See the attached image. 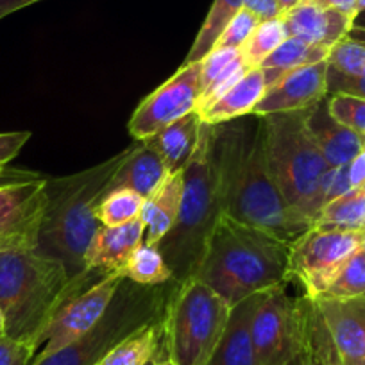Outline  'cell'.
<instances>
[{
  "mask_svg": "<svg viewBox=\"0 0 365 365\" xmlns=\"http://www.w3.org/2000/svg\"><path fill=\"white\" fill-rule=\"evenodd\" d=\"M282 19L289 36L326 48H331L344 40L353 27V19L347 15L308 0L283 13Z\"/></svg>",
  "mask_w": 365,
  "mask_h": 365,
  "instance_id": "2e32d148",
  "label": "cell"
},
{
  "mask_svg": "<svg viewBox=\"0 0 365 365\" xmlns=\"http://www.w3.org/2000/svg\"><path fill=\"white\" fill-rule=\"evenodd\" d=\"M202 91L201 61L181 65L170 79L138 104L129 120V133L136 142H145L172 122L197 111Z\"/></svg>",
  "mask_w": 365,
  "mask_h": 365,
  "instance_id": "7c38bea8",
  "label": "cell"
},
{
  "mask_svg": "<svg viewBox=\"0 0 365 365\" xmlns=\"http://www.w3.org/2000/svg\"><path fill=\"white\" fill-rule=\"evenodd\" d=\"M230 314V304L199 279L178 283L163 315L165 356L175 365H208Z\"/></svg>",
  "mask_w": 365,
  "mask_h": 365,
  "instance_id": "52a82bcc",
  "label": "cell"
},
{
  "mask_svg": "<svg viewBox=\"0 0 365 365\" xmlns=\"http://www.w3.org/2000/svg\"><path fill=\"white\" fill-rule=\"evenodd\" d=\"M315 224L336 230H365V187L351 188L340 197L329 201L319 213Z\"/></svg>",
  "mask_w": 365,
  "mask_h": 365,
  "instance_id": "4316f807",
  "label": "cell"
},
{
  "mask_svg": "<svg viewBox=\"0 0 365 365\" xmlns=\"http://www.w3.org/2000/svg\"><path fill=\"white\" fill-rule=\"evenodd\" d=\"M40 0H0V20L6 19L11 13L20 11L31 4H36Z\"/></svg>",
  "mask_w": 365,
  "mask_h": 365,
  "instance_id": "f6af8a7d",
  "label": "cell"
},
{
  "mask_svg": "<svg viewBox=\"0 0 365 365\" xmlns=\"http://www.w3.org/2000/svg\"><path fill=\"white\" fill-rule=\"evenodd\" d=\"M175 285L178 283L140 287L124 279L99 324L58 353L41 360H31L29 365H96L120 340L161 317Z\"/></svg>",
  "mask_w": 365,
  "mask_h": 365,
  "instance_id": "ba28073f",
  "label": "cell"
},
{
  "mask_svg": "<svg viewBox=\"0 0 365 365\" xmlns=\"http://www.w3.org/2000/svg\"><path fill=\"white\" fill-rule=\"evenodd\" d=\"M364 365H365V360H364Z\"/></svg>",
  "mask_w": 365,
  "mask_h": 365,
  "instance_id": "9f6ffc18",
  "label": "cell"
},
{
  "mask_svg": "<svg viewBox=\"0 0 365 365\" xmlns=\"http://www.w3.org/2000/svg\"><path fill=\"white\" fill-rule=\"evenodd\" d=\"M328 328L340 365H364L365 297L314 299Z\"/></svg>",
  "mask_w": 365,
  "mask_h": 365,
  "instance_id": "9a60e30c",
  "label": "cell"
},
{
  "mask_svg": "<svg viewBox=\"0 0 365 365\" xmlns=\"http://www.w3.org/2000/svg\"><path fill=\"white\" fill-rule=\"evenodd\" d=\"M310 297L294 299L287 283L265 290L252 317L255 365H289L308 347Z\"/></svg>",
  "mask_w": 365,
  "mask_h": 365,
  "instance_id": "9c48e42d",
  "label": "cell"
},
{
  "mask_svg": "<svg viewBox=\"0 0 365 365\" xmlns=\"http://www.w3.org/2000/svg\"><path fill=\"white\" fill-rule=\"evenodd\" d=\"M124 278L140 287H160L175 283L172 270L168 269L160 247L153 244H142L133 251L131 258L124 267Z\"/></svg>",
  "mask_w": 365,
  "mask_h": 365,
  "instance_id": "484cf974",
  "label": "cell"
},
{
  "mask_svg": "<svg viewBox=\"0 0 365 365\" xmlns=\"http://www.w3.org/2000/svg\"><path fill=\"white\" fill-rule=\"evenodd\" d=\"M328 65L346 76H365V45L346 36L331 47Z\"/></svg>",
  "mask_w": 365,
  "mask_h": 365,
  "instance_id": "1f68e13d",
  "label": "cell"
},
{
  "mask_svg": "<svg viewBox=\"0 0 365 365\" xmlns=\"http://www.w3.org/2000/svg\"><path fill=\"white\" fill-rule=\"evenodd\" d=\"M259 22H262V20H259L255 13L249 11V9H245V8H242L240 11L237 13V16L231 20L230 26L224 29V33L220 34V38H219V41H217L215 47L238 48V51H240Z\"/></svg>",
  "mask_w": 365,
  "mask_h": 365,
  "instance_id": "e575fe53",
  "label": "cell"
},
{
  "mask_svg": "<svg viewBox=\"0 0 365 365\" xmlns=\"http://www.w3.org/2000/svg\"><path fill=\"white\" fill-rule=\"evenodd\" d=\"M36 354V346L31 342L0 336V365H29Z\"/></svg>",
  "mask_w": 365,
  "mask_h": 365,
  "instance_id": "d590c367",
  "label": "cell"
},
{
  "mask_svg": "<svg viewBox=\"0 0 365 365\" xmlns=\"http://www.w3.org/2000/svg\"><path fill=\"white\" fill-rule=\"evenodd\" d=\"M269 88V76L262 66L249 68L245 76L227 91L226 96L220 97L215 104L201 111V118L205 124L219 125L224 122L238 120L247 115H252L255 108L265 96Z\"/></svg>",
  "mask_w": 365,
  "mask_h": 365,
  "instance_id": "44dd1931",
  "label": "cell"
},
{
  "mask_svg": "<svg viewBox=\"0 0 365 365\" xmlns=\"http://www.w3.org/2000/svg\"><path fill=\"white\" fill-rule=\"evenodd\" d=\"M361 231L314 224L289 247V282H297L304 296L315 299L333 283L347 262L361 249Z\"/></svg>",
  "mask_w": 365,
  "mask_h": 365,
  "instance_id": "30bf717a",
  "label": "cell"
},
{
  "mask_svg": "<svg viewBox=\"0 0 365 365\" xmlns=\"http://www.w3.org/2000/svg\"><path fill=\"white\" fill-rule=\"evenodd\" d=\"M4 335V315H2V310H0V336Z\"/></svg>",
  "mask_w": 365,
  "mask_h": 365,
  "instance_id": "f907efd6",
  "label": "cell"
},
{
  "mask_svg": "<svg viewBox=\"0 0 365 365\" xmlns=\"http://www.w3.org/2000/svg\"><path fill=\"white\" fill-rule=\"evenodd\" d=\"M346 93L365 99V76H346L328 65V96Z\"/></svg>",
  "mask_w": 365,
  "mask_h": 365,
  "instance_id": "74e56055",
  "label": "cell"
},
{
  "mask_svg": "<svg viewBox=\"0 0 365 365\" xmlns=\"http://www.w3.org/2000/svg\"><path fill=\"white\" fill-rule=\"evenodd\" d=\"M321 364H324V361L319 360V358H315L310 351H304L301 356H297L296 360L290 361L289 365H321Z\"/></svg>",
  "mask_w": 365,
  "mask_h": 365,
  "instance_id": "bcb514c9",
  "label": "cell"
},
{
  "mask_svg": "<svg viewBox=\"0 0 365 365\" xmlns=\"http://www.w3.org/2000/svg\"><path fill=\"white\" fill-rule=\"evenodd\" d=\"M41 178H43V175L33 170H22V168H11V167L0 168V187L13 185V182L34 181V179H41Z\"/></svg>",
  "mask_w": 365,
  "mask_h": 365,
  "instance_id": "b9f144b4",
  "label": "cell"
},
{
  "mask_svg": "<svg viewBox=\"0 0 365 365\" xmlns=\"http://www.w3.org/2000/svg\"><path fill=\"white\" fill-rule=\"evenodd\" d=\"M349 190H351V182H349V175H347V165L331 168L324 182V206L328 205L329 201L340 197V195H344Z\"/></svg>",
  "mask_w": 365,
  "mask_h": 365,
  "instance_id": "ab89813d",
  "label": "cell"
},
{
  "mask_svg": "<svg viewBox=\"0 0 365 365\" xmlns=\"http://www.w3.org/2000/svg\"><path fill=\"white\" fill-rule=\"evenodd\" d=\"M220 215L222 206L213 154V125L202 122L197 147L185 167L178 220L158 244L175 283L194 278Z\"/></svg>",
  "mask_w": 365,
  "mask_h": 365,
  "instance_id": "5b68a950",
  "label": "cell"
},
{
  "mask_svg": "<svg viewBox=\"0 0 365 365\" xmlns=\"http://www.w3.org/2000/svg\"><path fill=\"white\" fill-rule=\"evenodd\" d=\"M167 178L168 170L160 154L149 143L135 142L133 150L111 178L108 190L129 188V190L136 192L143 199H147L163 185Z\"/></svg>",
  "mask_w": 365,
  "mask_h": 365,
  "instance_id": "ffe728a7",
  "label": "cell"
},
{
  "mask_svg": "<svg viewBox=\"0 0 365 365\" xmlns=\"http://www.w3.org/2000/svg\"><path fill=\"white\" fill-rule=\"evenodd\" d=\"M361 9H365V0H358V13H360Z\"/></svg>",
  "mask_w": 365,
  "mask_h": 365,
  "instance_id": "816d5d0a",
  "label": "cell"
},
{
  "mask_svg": "<svg viewBox=\"0 0 365 365\" xmlns=\"http://www.w3.org/2000/svg\"><path fill=\"white\" fill-rule=\"evenodd\" d=\"M29 138V131L0 133V168L8 167L9 161L16 158V154L22 150V147L26 145Z\"/></svg>",
  "mask_w": 365,
  "mask_h": 365,
  "instance_id": "f35d334b",
  "label": "cell"
},
{
  "mask_svg": "<svg viewBox=\"0 0 365 365\" xmlns=\"http://www.w3.org/2000/svg\"><path fill=\"white\" fill-rule=\"evenodd\" d=\"M328 99L329 113L346 128L365 136V99L346 93H331Z\"/></svg>",
  "mask_w": 365,
  "mask_h": 365,
  "instance_id": "d6a6232c",
  "label": "cell"
},
{
  "mask_svg": "<svg viewBox=\"0 0 365 365\" xmlns=\"http://www.w3.org/2000/svg\"><path fill=\"white\" fill-rule=\"evenodd\" d=\"M361 252L365 255V230H364V238H361Z\"/></svg>",
  "mask_w": 365,
  "mask_h": 365,
  "instance_id": "db71d44e",
  "label": "cell"
},
{
  "mask_svg": "<svg viewBox=\"0 0 365 365\" xmlns=\"http://www.w3.org/2000/svg\"><path fill=\"white\" fill-rule=\"evenodd\" d=\"M247 70H249V66L245 65L244 58H242V54H240L233 63H231V65H227L226 68H224L222 72H220L219 76L213 79V83L210 84L205 91H202V97H201V101H199V106H197V113L205 111L206 108H210L212 104H215L220 97L226 96L227 91H230L231 88H233L235 84H237L238 81L245 76V72H247Z\"/></svg>",
  "mask_w": 365,
  "mask_h": 365,
  "instance_id": "836d02e7",
  "label": "cell"
},
{
  "mask_svg": "<svg viewBox=\"0 0 365 365\" xmlns=\"http://www.w3.org/2000/svg\"><path fill=\"white\" fill-rule=\"evenodd\" d=\"M145 226L142 217L120 226H103L96 231L84 255L86 270L122 272L133 251L143 242ZM124 274V272H122Z\"/></svg>",
  "mask_w": 365,
  "mask_h": 365,
  "instance_id": "e0dca14e",
  "label": "cell"
},
{
  "mask_svg": "<svg viewBox=\"0 0 365 365\" xmlns=\"http://www.w3.org/2000/svg\"><path fill=\"white\" fill-rule=\"evenodd\" d=\"M321 365H340V361H339V360H333V361H324V364H321Z\"/></svg>",
  "mask_w": 365,
  "mask_h": 365,
  "instance_id": "f5cc1de1",
  "label": "cell"
},
{
  "mask_svg": "<svg viewBox=\"0 0 365 365\" xmlns=\"http://www.w3.org/2000/svg\"><path fill=\"white\" fill-rule=\"evenodd\" d=\"M202 118L197 111L185 115L179 120L172 122L160 133L145 140L154 150L161 156L168 174L182 172L190 161L195 147H197L199 135H201Z\"/></svg>",
  "mask_w": 365,
  "mask_h": 365,
  "instance_id": "7402d4cb",
  "label": "cell"
},
{
  "mask_svg": "<svg viewBox=\"0 0 365 365\" xmlns=\"http://www.w3.org/2000/svg\"><path fill=\"white\" fill-rule=\"evenodd\" d=\"M124 279L122 272H110L83 292L70 297L48 321L38 340V351L33 360L58 353L99 324Z\"/></svg>",
  "mask_w": 365,
  "mask_h": 365,
  "instance_id": "8fae6325",
  "label": "cell"
},
{
  "mask_svg": "<svg viewBox=\"0 0 365 365\" xmlns=\"http://www.w3.org/2000/svg\"><path fill=\"white\" fill-rule=\"evenodd\" d=\"M356 299L365 297V255L360 251L344 265L331 285L315 299Z\"/></svg>",
  "mask_w": 365,
  "mask_h": 365,
  "instance_id": "4dcf8cb0",
  "label": "cell"
},
{
  "mask_svg": "<svg viewBox=\"0 0 365 365\" xmlns=\"http://www.w3.org/2000/svg\"><path fill=\"white\" fill-rule=\"evenodd\" d=\"M213 154L222 215L258 227L292 245L314 224L297 215L270 175L263 124L231 120L213 125Z\"/></svg>",
  "mask_w": 365,
  "mask_h": 365,
  "instance_id": "6da1fadb",
  "label": "cell"
},
{
  "mask_svg": "<svg viewBox=\"0 0 365 365\" xmlns=\"http://www.w3.org/2000/svg\"><path fill=\"white\" fill-rule=\"evenodd\" d=\"M145 199L129 188L108 190L97 205V220L103 226H120L142 215Z\"/></svg>",
  "mask_w": 365,
  "mask_h": 365,
  "instance_id": "f546056e",
  "label": "cell"
},
{
  "mask_svg": "<svg viewBox=\"0 0 365 365\" xmlns=\"http://www.w3.org/2000/svg\"><path fill=\"white\" fill-rule=\"evenodd\" d=\"M263 292L255 294L231 308L226 329L208 365H255L252 347V317Z\"/></svg>",
  "mask_w": 365,
  "mask_h": 365,
  "instance_id": "d6986e66",
  "label": "cell"
},
{
  "mask_svg": "<svg viewBox=\"0 0 365 365\" xmlns=\"http://www.w3.org/2000/svg\"><path fill=\"white\" fill-rule=\"evenodd\" d=\"M307 111L274 113L262 118L270 175L287 205L315 224L324 208V182L331 167L307 129Z\"/></svg>",
  "mask_w": 365,
  "mask_h": 365,
  "instance_id": "8992f818",
  "label": "cell"
},
{
  "mask_svg": "<svg viewBox=\"0 0 365 365\" xmlns=\"http://www.w3.org/2000/svg\"><path fill=\"white\" fill-rule=\"evenodd\" d=\"M331 48L312 45L299 38L289 36L279 45L265 61L262 63V68L278 70V72H290V70L301 68V66L315 65L328 59Z\"/></svg>",
  "mask_w": 365,
  "mask_h": 365,
  "instance_id": "83f0119b",
  "label": "cell"
},
{
  "mask_svg": "<svg viewBox=\"0 0 365 365\" xmlns=\"http://www.w3.org/2000/svg\"><path fill=\"white\" fill-rule=\"evenodd\" d=\"M299 2H303V0H278L279 8H282V15L285 11H289V9H292L294 6H297Z\"/></svg>",
  "mask_w": 365,
  "mask_h": 365,
  "instance_id": "7dc6e473",
  "label": "cell"
},
{
  "mask_svg": "<svg viewBox=\"0 0 365 365\" xmlns=\"http://www.w3.org/2000/svg\"><path fill=\"white\" fill-rule=\"evenodd\" d=\"M353 27H358V29H365V9H361L356 15V19L353 20Z\"/></svg>",
  "mask_w": 365,
  "mask_h": 365,
  "instance_id": "c3c4849f",
  "label": "cell"
},
{
  "mask_svg": "<svg viewBox=\"0 0 365 365\" xmlns=\"http://www.w3.org/2000/svg\"><path fill=\"white\" fill-rule=\"evenodd\" d=\"M244 8L255 13L259 20H269L282 16L278 0H244Z\"/></svg>",
  "mask_w": 365,
  "mask_h": 365,
  "instance_id": "60d3db41",
  "label": "cell"
},
{
  "mask_svg": "<svg viewBox=\"0 0 365 365\" xmlns=\"http://www.w3.org/2000/svg\"><path fill=\"white\" fill-rule=\"evenodd\" d=\"M289 247L267 231L220 215L194 278L233 308L289 283Z\"/></svg>",
  "mask_w": 365,
  "mask_h": 365,
  "instance_id": "3957f363",
  "label": "cell"
},
{
  "mask_svg": "<svg viewBox=\"0 0 365 365\" xmlns=\"http://www.w3.org/2000/svg\"><path fill=\"white\" fill-rule=\"evenodd\" d=\"M47 178L0 187V244H36L47 205Z\"/></svg>",
  "mask_w": 365,
  "mask_h": 365,
  "instance_id": "4fadbf2b",
  "label": "cell"
},
{
  "mask_svg": "<svg viewBox=\"0 0 365 365\" xmlns=\"http://www.w3.org/2000/svg\"><path fill=\"white\" fill-rule=\"evenodd\" d=\"M347 175H349L351 188L365 187V147L347 165Z\"/></svg>",
  "mask_w": 365,
  "mask_h": 365,
  "instance_id": "7bdbcfd3",
  "label": "cell"
},
{
  "mask_svg": "<svg viewBox=\"0 0 365 365\" xmlns=\"http://www.w3.org/2000/svg\"><path fill=\"white\" fill-rule=\"evenodd\" d=\"M133 147L135 143L86 170L65 178H47V205L36 249L41 255L59 259L72 279L86 272L84 255L101 226L96 215L97 205Z\"/></svg>",
  "mask_w": 365,
  "mask_h": 365,
  "instance_id": "277c9868",
  "label": "cell"
},
{
  "mask_svg": "<svg viewBox=\"0 0 365 365\" xmlns=\"http://www.w3.org/2000/svg\"><path fill=\"white\" fill-rule=\"evenodd\" d=\"M328 97V59L290 70L267 88L252 115L292 113L314 108Z\"/></svg>",
  "mask_w": 365,
  "mask_h": 365,
  "instance_id": "5bb4252c",
  "label": "cell"
},
{
  "mask_svg": "<svg viewBox=\"0 0 365 365\" xmlns=\"http://www.w3.org/2000/svg\"><path fill=\"white\" fill-rule=\"evenodd\" d=\"M242 8H244V0H213L212 8H210L182 65H192V63H199L201 59H205L215 48L220 34Z\"/></svg>",
  "mask_w": 365,
  "mask_h": 365,
  "instance_id": "d4e9b609",
  "label": "cell"
},
{
  "mask_svg": "<svg viewBox=\"0 0 365 365\" xmlns=\"http://www.w3.org/2000/svg\"><path fill=\"white\" fill-rule=\"evenodd\" d=\"M182 182H185V170L168 174L163 185L145 199L140 215L145 226V235H143L145 244L158 245L174 227L181 208Z\"/></svg>",
  "mask_w": 365,
  "mask_h": 365,
  "instance_id": "603a6c76",
  "label": "cell"
},
{
  "mask_svg": "<svg viewBox=\"0 0 365 365\" xmlns=\"http://www.w3.org/2000/svg\"><path fill=\"white\" fill-rule=\"evenodd\" d=\"M156 365H175V364H174V361L168 360V358L165 356V354H161V356L156 358Z\"/></svg>",
  "mask_w": 365,
  "mask_h": 365,
  "instance_id": "681fc988",
  "label": "cell"
},
{
  "mask_svg": "<svg viewBox=\"0 0 365 365\" xmlns=\"http://www.w3.org/2000/svg\"><path fill=\"white\" fill-rule=\"evenodd\" d=\"M104 270L90 269L72 279L59 259L41 255L36 244H0V310L4 335L36 346L56 312L76 294L103 279Z\"/></svg>",
  "mask_w": 365,
  "mask_h": 365,
  "instance_id": "7a4b0ae2",
  "label": "cell"
},
{
  "mask_svg": "<svg viewBox=\"0 0 365 365\" xmlns=\"http://www.w3.org/2000/svg\"><path fill=\"white\" fill-rule=\"evenodd\" d=\"M308 2H315L319 6H324V8L336 9V11L344 13V15L353 20L358 15V0H308Z\"/></svg>",
  "mask_w": 365,
  "mask_h": 365,
  "instance_id": "ee69618b",
  "label": "cell"
},
{
  "mask_svg": "<svg viewBox=\"0 0 365 365\" xmlns=\"http://www.w3.org/2000/svg\"><path fill=\"white\" fill-rule=\"evenodd\" d=\"M238 56H240V51H238V48L215 47L205 59H201L202 86H205V90L213 83V79H215L227 65H231V63L238 58Z\"/></svg>",
  "mask_w": 365,
  "mask_h": 365,
  "instance_id": "8d00e7d4",
  "label": "cell"
},
{
  "mask_svg": "<svg viewBox=\"0 0 365 365\" xmlns=\"http://www.w3.org/2000/svg\"><path fill=\"white\" fill-rule=\"evenodd\" d=\"M163 315L120 340L96 365H147L161 356L165 339Z\"/></svg>",
  "mask_w": 365,
  "mask_h": 365,
  "instance_id": "cb8c5ba5",
  "label": "cell"
},
{
  "mask_svg": "<svg viewBox=\"0 0 365 365\" xmlns=\"http://www.w3.org/2000/svg\"><path fill=\"white\" fill-rule=\"evenodd\" d=\"M307 129L331 168L349 165L365 147V136L340 124L329 113L328 99H322L307 111Z\"/></svg>",
  "mask_w": 365,
  "mask_h": 365,
  "instance_id": "ac0fdd59",
  "label": "cell"
},
{
  "mask_svg": "<svg viewBox=\"0 0 365 365\" xmlns=\"http://www.w3.org/2000/svg\"><path fill=\"white\" fill-rule=\"evenodd\" d=\"M287 38H289V33H287L285 22H283L282 16L262 20V22L256 26V29L252 31L249 40L245 41L244 47L240 48V54L242 58H244L245 65H247L249 68L262 66V63L265 61V59L269 58Z\"/></svg>",
  "mask_w": 365,
  "mask_h": 365,
  "instance_id": "f1b7e54d",
  "label": "cell"
},
{
  "mask_svg": "<svg viewBox=\"0 0 365 365\" xmlns=\"http://www.w3.org/2000/svg\"><path fill=\"white\" fill-rule=\"evenodd\" d=\"M147 365H156V360H153V361H149V364Z\"/></svg>",
  "mask_w": 365,
  "mask_h": 365,
  "instance_id": "11a10c76",
  "label": "cell"
}]
</instances>
